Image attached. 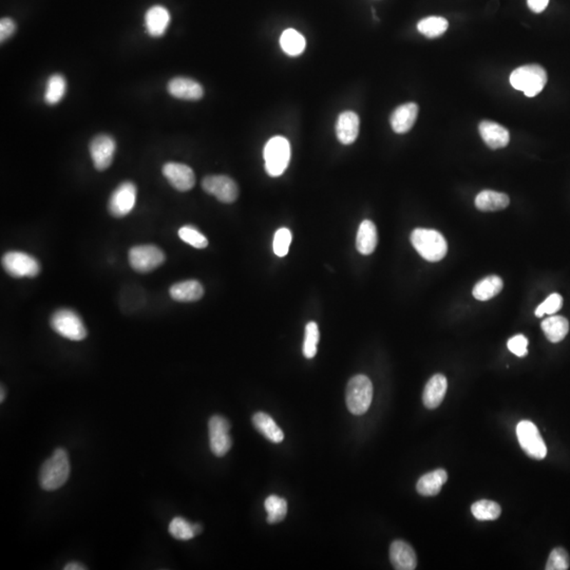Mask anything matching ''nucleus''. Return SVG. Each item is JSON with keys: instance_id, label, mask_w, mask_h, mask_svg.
<instances>
[{"instance_id": "obj_5", "label": "nucleus", "mask_w": 570, "mask_h": 570, "mask_svg": "<svg viewBox=\"0 0 570 570\" xmlns=\"http://www.w3.org/2000/svg\"><path fill=\"white\" fill-rule=\"evenodd\" d=\"M265 170L273 178L284 174L291 160V145L284 136H274L264 147Z\"/></svg>"}, {"instance_id": "obj_13", "label": "nucleus", "mask_w": 570, "mask_h": 570, "mask_svg": "<svg viewBox=\"0 0 570 570\" xmlns=\"http://www.w3.org/2000/svg\"><path fill=\"white\" fill-rule=\"evenodd\" d=\"M116 140L109 134H97L89 145L90 156L95 169L103 171L110 167L116 154Z\"/></svg>"}, {"instance_id": "obj_10", "label": "nucleus", "mask_w": 570, "mask_h": 570, "mask_svg": "<svg viewBox=\"0 0 570 570\" xmlns=\"http://www.w3.org/2000/svg\"><path fill=\"white\" fill-rule=\"evenodd\" d=\"M138 189L132 182H123L116 187L108 202V211L116 218H123L131 213L136 202Z\"/></svg>"}, {"instance_id": "obj_26", "label": "nucleus", "mask_w": 570, "mask_h": 570, "mask_svg": "<svg viewBox=\"0 0 570 570\" xmlns=\"http://www.w3.org/2000/svg\"><path fill=\"white\" fill-rule=\"evenodd\" d=\"M254 427L271 443L284 441V434L273 419L266 413L258 412L253 416Z\"/></svg>"}, {"instance_id": "obj_7", "label": "nucleus", "mask_w": 570, "mask_h": 570, "mask_svg": "<svg viewBox=\"0 0 570 570\" xmlns=\"http://www.w3.org/2000/svg\"><path fill=\"white\" fill-rule=\"evenodd\" d=\"M4 271L14 278H34L41 273L39 260L24 251H9L2 257Z\"/></svg>"}, {"instance_id": "obj_24", "label": "nucleus", "mask_w": 570, "mask_h": 570, "mask_svg": "<svg viewBox=\"0 0 570 570\" xmlns=\"http://www.w3.org/2000/svg\"><path fill=\"white\" fill-rule=\"evenodd\" d=\"M448 481V474L443 469L429 472L419 479L416 489L421 496H435L441 492V487Z\"/></svg>"}, {"instance_id": "obj_22", "label": "nucleus", "mask_w": 570, "mask_h": 570, "mask_svg": "<svg viewBox=\"0 0 570 570\" xmlns=\"http://www.w3.org/2000/svg\"><path fill=\"white\" fill-rule=\"evenodd\" d=\"M170 297L179 302L198 301L204 295L202 284L196 280H187L172 285L169 289Z\"/></svg>"}, {"instance_id": "obj_17", "label": "nucleus", "mask_w": 570, "mask_h": 570, "mask_svg": "<svg viewBox=\"0 0 570 570\" xmlns=\"http://www.w3.org/2000/svg\"><path fill=\"white\" fill-rule=\"evenodd\" d=\"M479 130L484 142L491 149L506 147L510 142L509 131L496 121H483Z\"/></svg>"}, {"instance_id": "obj_12", "label": "nucleus", "mask_w": 570, "mask_h": 570, "mask_svg": "<svg viewBox=\"0 0 570 570\" xmlns=\"http://www.w3.org/2000/svg\"><path fill=\"white\" fill-rule=\"evenodd\" d=\"M202 189L205 192L216 196L220 202L231 204L238 199L237 183L227 176H207L203 179Z\"/></svg>"}, {"instance_id": "obj_3", "label": "nucleus", "mask_w": 570, "mask_h": 570, "mask_svg": "<svg viewBox=\"0 0 570 570\" xmlns=\"http://www.w3.org/2000/svg\"><path fill=\"white\" fill-rule=\"evenodd\" d=\"M547 73L539 65H526L512 71L510 84L514 89L523 91L528 97L542 92L547 84Z\"/></svg>"}, {"instance_id": "obj_38", "label": "nucleus", "mask_w": 570, "mask_h": 570, "mask_svg": "<svg viewBox=\"0 0 570 570\" xmlns=\"http://www.w3.org/2000/svg\"><path fill=\"white\" fill-rule=\"evenodd\" d=\"M291 242V233L289 229H280L276 231L274 237V253L278 257H285L289 254V245Z\"/></svg>"}, {"instance_id": "obj_9", "label": "nucleus", "mask_w": 570, "mask_h": 570, "mask_svg": "<svg viewBox=\"0 0 570 570\" xmlns=\"http://www.w3.org/2000/svg\"><path fill=\"white\" fill-rule=\"evenodd\" d=\"M164 251L156 245H138L129 251V263L138 273H149L165 262Z\"/></svg>"}, {"instance_id": "obj_30", "label": "nucleus", "mask_w": 570, "mask_h": 570, "mask_svg": "<svg viewBox=\"0 0 570 570\" xmlns=\"http://www.w3.org/2000/svg\"><path fill=\"white\" fill-rule=\"evenodd\" d=\"M67 90V81L61 73H54L48 79L46 86L45 101L48 105L59 104L65 96Z\"/></svg>"}, {"instance_id": "obj_33", "label": "nucleus", "mask_w": 570, "mask_h": 570, "mask_svg": "<svg viewBox=\"0 0 570 570\" xmlns=\"http://www.w3.org/2000/svg\"><path fill=\"white\" fill-rule=\"evenodd\" d=\"M267 512V523L277 524L284 520L287 514V503L284 499L277 496H269L264 501Z\"/></svg>"}, {"instance_id": "obj_36", "label": "nucleus", "mask_w": 570, "mask_h": 570, "mask_svg": "<svg viewBox=\"0 0 570 570\" xmlns=\"http://www.w3.org/2000/svg\"><path fill=\"white\" fill-rule=\"evenodd\" d=\"M179 237L181 238V240L184 241L185 243L191 245V246L196 247V249H203L209 246L207 238L191 225L181 227L179 229Z\"/></svg>"}, {"instance_id": "obj_27", "label": "nucleus", "mask_w": 570, "mask_h": 570, "mask_svg": "<svg viewBox=\"0 0 570 570\" xmlns=\"http://www.w3.org/2000/svg\"><path fill=\"white\" fill-rule=\"evenodd\" d=\"M541 326L547 339L552 344L562 341L569 331V320L562 316H551L545 319Z\"/></svg>"}, {"instance_id": "obj_25", "label": "nucleus", "mask_w": 570, "mask_h": 570, "mask_svg": "<svg viewBox=\"0 0 570 570\" xmlns=\"http://www.w3.org/2000/svg\"><path fill=\"white\" fill-rule=\"evenodd\" d=\"M509 196L503 192L483 190L475 198V206L481 211H498L509 205Z\"/></svg>"}, {"instance_id": "obj_21", "label": "nucleus", "mask_w": 570, "mask_h": 570, "mask_svg": "<svg viewBox=\"0 0 570 570\" xmlns=\"http://www.w3.org/2000/svg\"><path fill=\"white\" fill-rule=\"evenodd\" d=\"M169 23L170 14L164 6H151L146 13V28H147V32L152 37H160L164 35Z\"/></svg>"}, {"instance_id": "obj_23", "label": "nucleus", "mask_w": 570, "mask_h": 570, "mask_svg": "<svg viewBox=\"0 0 570 570\" xmlns=\"http://www.w3.org/2000/svg\"><path fill=\"white\" fill-rule=\"evenodd\" d=\"M377 242H379V236H377L376 226L372 221L364 220L357 231V251L361 255H371L376 249Z\"/></svg>"}, {"instance_id": "obj_19", "label": "nucleus", "mask_w": 570, "mask_h": 570, "mask_svg": "<svg viewBox=\"0 0 570 570\" xmlns=\"http://www.w3.org/2000/svg\"><path fill=\"white\" fill-rule=\"evenodd\" d=\"M359 116L353 111H344L338 116L336 134L338 141L344 145H351L359 134Z\"/></svg>"}, {"instance_id": "obj_42", "label": "nucleus", "mask_w": 570, "mask_h": 570, "mask_svg": "<svg viewBox=\"0 0 570 570\" xmlns=\"http://www.w3.org/2000/svg\"><path fill=\"white\" fill-rule=\"evenodd\" d=\"M549 0H527L528 8L534 13H541L547 8Z\"/></svg>"}, {"instance_id": "obj_1", "label": "nucleus", "mask_w": 570, "mask_h": 570, "mask_svg": "<svg viewBox=\"0 0 570 570\" xmlns=\"http://www.w3.org/2000/svg\"><path fill=\"white\" fill-rule=\"evenodd\" d=\"M70 461L65 449L55 450L52 456L44 463L39 474V484L47 491L59 489L69 479Z\"/></svg>"}, {"instance_id": "obj_29", "label": "nucleus", "mask_w": 570, "mask_h": 570, "mask_svg": "<svg viewBox=\"0 0 570 570\" xmlns=\"http://www.w3.org/2000/svg\"><path fill=\"white\" fill-rule=\"evenodd\" d=\"M503 280L499 276H489L475 285L472 294H474L475 299L479 300V301H487L499 295L503 289Z\"/></svg>"}, {"instance_id": "obj_28", "label": "nucleus", "mask_w": 570, "mask_h": 570, "mask_svg": "<svg viewBox=\"0 0 570 570\" xmlns=\"http://www.w3.org/2000/svg\"><path fill=\"white\" fill-rule=\"evenodd\" d=\"M306 39L295 29H287L280 37V46L289 56H299L306 50Z\"/></svg>"}, {"instance_id": "obj_39", "label": "nucleus", "mask_w": 570, "mask_h": 570, "mask_svg": "<svg viewBox=\"0 0 570 570\" xmlns=\"http://www.w3.org/2000/svg\"><path fill=\"white\" fill-rule=\"evenodd\" d=\"M563 306V298L560 294H551L549 297L538 306L536 309V317L541 318L547 315H554L556 311H560Z\"/></svg>"}, {"instance_id": "obj_8", "label": "nucleus", "mask_w": 570, "mask_h": 570, "mask_svg": "<svg viewBox=\"0 0 570 570\" xmlns=\"http://www.w3.org/2000/svg\"><path fill=\"white\" fill-rule=\"evenodd\" d=\"M516 435L521 447L528 456L539 461L546 457V445L534 423L529 421H520L516 427Z\"/></svg>"}, {"instance_id": "obj_14", "label": "nucleus", "mask_w": 570, "mask_h": 570, "mask_svg": "<svg viewBox=\"0 0 570 570\" xmlns=\"http://www.w3.org/2000/svg\"><path fill=\"white\" fill-rule=\"evenodd\" d=\"M163 174L170 185L179 191H189L196 184L194 170L181 163H166L163 166Z\"/></svg>"}, {"instance_id": "obj_43", "label": "nucleus", "mask_w": 570, "mask_h": 570, "mask_svg": "<svg viewBox=\"0 0 570 570\" xmlns=\"http://www.w3.org/2000/svg\"><path fill=\"white\" fill-rule=\"evenodd\" d=\"M65 569L66 570H84V569H87V567L84 566V565H81V563L72 562V563H69V564L66 565Z\"/></svg>"}, {"instance_id": "obj_41", "label": "nucleus", "mask_w": 570, "mask_h": 570, "mask_svg": "<svg viewBox=\"0 0 570 570\" xmlns=\"http://www.w3.org/2000/svg\"><path fill=\"white\" fill-rule=\"evenodd\" d=\"M16 31V24L13 19L6 17L2 19L0 21V41L4 43L8 41L12 35H14Z\"/></svg>"}, {"instance_id": "obj_11", "label": "nucleus", "mask_w": 570, "mask_h": 570, "mask_svg": "<svg viewBox=\"0 0 570 570\" xmlns=\"http://www.w3.org/2000/svg\"><path fill=\"white\" fill-rule=\"evenodd\" d=\"M209 446L211 452L216 456L222 457L231 450L233 441H231L229 430L231 424L220 415H214L209 419Z\"/></svg>"}, {"instance_id": "obj_31", "label": "nucleus", "mask_w": 570, "mask_h": 570, "mask_svg": "<svg viewBox=\"0 0 570 570\" xmlns=\"http://www.w3.org/2000/svg\"><path fill=\"white\" fill-rule=\"evenodd\" d=\"M448 26H449V23L444 17L430 16L421 19L417 24V30L428 39H435V37L441 36L448 30Z\"/></svg>"}, {"instance_id": "obj_37", "label": "nucleus", "mask_w": 570, "mask_h": 570, "mask_svg": "<svg viewBox=\"0 0 570 570\" xmlns=\"http://www.w3.org/2000/svg\"><path fill=\"white\" fill-rule=\"evenodd\" d=\"M569 556L566 550L563 548H556L552 550L548 558L547 570H567L569 569Z\"/></svg>"}, {"instance_id": "obj_35", "label": "nucleus", "mask_w": 570, "mask_h": 570, "mask_svg": "<svg viewBox=\"0 0 570 570\" xmlns=\"http://www.w3.org/2000/svg\"><path fill=\"white\" fill-rule=\"evenodd\" d=\"M169 534L176 540L189 541L196 536L194 524H190L183 518H174L169 524Z\"/></svg>"}, {"instance_id": "obj_20", "label": "nucleus", "mask_w": 570, "mask_h": 570, "mask_svg": "<svg viewBox=\"0 0 570 570\" xmlns=\"http://www.w3.org/2000/svg\"><path fill=\"white\" fill-rule=\"evenodd\" d=\"M448 381L444 375L436 374L431 377L424 390L423 401L426 408L433 410L439 408L447 393Z\"/></svg>"}, {"instance_id": "obj_15", "label": "nucleus", "mask_w": 570, "mask_h": 570, "mask_svg": "<svg viewBox=\"0 0 570 570\" xmlns=\"http://www.w3.org/2000/svg\"><path fill=\"white\" fill-rule=\"evenodd\" d=\"M167 90L171 96L184 101H199L204 95V89L200 83L184 76L170 79Z\"/></svg>"}, {"instance_id": "obj_4", "label": "nucleus", "mask_w": 570, "mask_h": 570, "mask_svg": "<svg viewBox=\"0 0 570 570\" xmlns=\"http://www.w3.org/2000/svg\"><path fill=\"white\" fill-rule=\"evenodd\" d=\"M373 399V384L366 375H356L346 386V401L349 411L362 415L369 410Z\"/></svg>"}, {"instance_id": "obj_44", "label": "nucleus", "mask_w": 570, "mask_h": 570, "mask_svg": "<svg viewBox=\"0 0 570 570\" xmlns=\"http://www.w3.org/2000/svg\"><path fill=\"white\" fill-rule=\"evenodd\" d=\"M4 399H6V392H4V386H1V396H0V401L4 403Z\"/></svg>"}, {"instance_id": "obj_34", "label": "nucleus", "mask_w": 570, "mask_h": 570, "mask_svg": "<svg viewBox=\"0 0 570 570\" xmlns=\"http://www.w3.org/2000/svg\"><path fill=\"white\" fill-rule=\"evenodd\" d=\"M319 328L316 322H309L306 326V333H304V357L308 359H311L317 354V346L319 342Z\"/></svg>"}, {"instance_id": "obj_2", "label": "nucleus", "mask_w": 570, "mask_h": 570, "mask_svg": "<svg viewBox=\"0 0 570 570\" xmlns=\"http://www.w3.org/2000/svg\"><path fill=\"white\" fill-rule=\"evenodd\" d=\"M411 242L417 253L427 261H441L447 255V241L434 229H415L411 235Z\"/></svg>"}, {"instance_id": "obj_18", "label": "nucleus", "mask_w": 570, "mask_h": 570, "mask_svg": "<svg viewBox=\"0 0 570 570\" xmlns=\"http://www.w3.org/2000/svg\"><path fill=\"white\" fill-rule=\"evenodd\" d=\"M390 560L397 570H414L417 566L414 549L404 541H394L391 544Z\"/></svg>"}, {"instance_id": "obj_6", "label": "nucleus", "mask_w": 570, "mask_h": 570, "mask_svg": "<svg viewBox=\"0 0 570 570\" xmlns=\"http://www.w3.org/2000/svg\"><path fill=\"white\" fill-rule=\"evenodd\" d=\"M50 324L54 332L73 341H81L87 337V329L83 320L72 309H61L55 311Z\"/></svg>"}, {"instance_id": "obj_16", "label": "nucleus", "mask_w": 570, "mask_h": 570, "mask_svg": "<svg viewBox=\"0 0 570 570\" xmlns=\"http://www.w3.org/2000/svg\"><path fill=\"white\" fill-rule=\"evenodd\" d=\"M419 106L415 103H406L397 107L390 119L393 131L399 134L410 131L419 116Z\"/></svg>"}, {"instance_id": "obj_32", "label": "nucleus", "mask_w": 570, "mask_h": 570, "mask_svg": "<svg viewBox=\"0 0 570 570\" xmlns=\"http://www.w3.org/2000/svg\"><path fill=\"white\" fill-rule=\"evenodd\" d=\"M471 512L479 521H494L501 516V506L494 501L481 499L471 506Z\"/></svg>"}, {"instance_id": "obj_40", "label": "nucleus", "mask_w": 570, "mask_h": 570, "mask_svg": "<svg viewBox=\"0 0 570 570\" xmlns=\"http://www.w3.org/2000/svg\"><path fill=\"white\" fill-rule=\"evenodd\" d=\"M507 346L510 352L518 357H525L528 354V339L524 335H516L510 338Z\"/></svg>"}]
</instances>
